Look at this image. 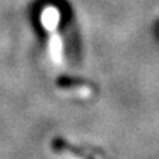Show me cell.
<instances>
[{
    "label": "cell",
    "instance_id": "cell-1",
    "mask_svg": "<svg viewBox=\"0 0 159 159\" xmlns=\"http://www.w3.org/2000/svg\"><path fill=\"white\" fill-rule=\"evenodd\" d=\"M59 88L63 92L69 93V95H74L80 99H87L92 95V87L87 82H77V81H70V80H61L59 82Z\"/></svg>",
    "mask_w": 159,
    "mask_h": 159
},
{
    "label": "cell",
    "instance_id": "cell-2",
    "mask_svg": "<svg viewBox=\"0 0 159 159\" xmlns=\"http://www.w3.org/2000/svg\"><path fill=\"white\" fill-rule=\"evenodd\" d=\"M60 10L56 6H46L43 10L41 11V24L48 32H55L59 28V22H60Z\"/></svg>",
    "mask_w": 159,
    "mask_h": 159
},
{
    "label": "cell",
    "instance_id": "cell-3",
    "mask_svg": "<svg viewBox=\"0 0 159 159\" xmlns=\"http://www.w3.org/2000/svg\"><path fill=\"white\" fill-rule=\"evenodd\" d=\"M49 55L55 64H60L63 60V39L57 31L49 34Z\"/></svg>",
    "mask_w": 159,
    "mask_h": 159
}]
</instances>
